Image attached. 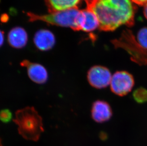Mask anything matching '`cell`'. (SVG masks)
I'll list each match as a JSON object with an SVG mask.
<instances>
[{
  "mask_svg": "<svg viewBox=\"0 0 147 146\" xmlns=\"http://www.w3.org/2000/svg\"><path fill=\"white\" fill-rule=\"evenodd\" d=\"M82 0H45V4L50 13H56L78 8Z\"/></svg>",
  "mask_w": 147,
  "mask_h": 146,
  "instance_id": "cell-11",
  "label": "cell"
},
{
  "mask_svg": "<svg viewBox=\"0 0 147 146\" xmlns=\"http://www.w3.org/2000/svg\"><path fill=\"white\" fill-rule=\"evenodd\" d=\"M12 119V113L8 109H4L0 111V121L3 123H9Z\"/></svg>",
  "mask_w": 147,
  "mask_h": 146,
  "instance_id": "cell-15",
  "label": "cell"
},
{
  "mask_svg": "<svg viewBox=\"0 0 147 146\" xmlns=\"http://www.w3.org/2000/svg\"><path fill=\"white\" fill-rule=\"evenodd\" d=\"M0 146H3L2 144H1V141H0Z\"/></svg>",
  "mask_w": 147,
  "mask_h": 146,
  "instance_id": "cell-21",
  "label": "cell"
},
{
  "mask_svg": "<svg viewBox=\"0 0 147 146\" xmlns=\"http://www.w3.org/2000/svg\"><path fill=\"white\" fill-rule=\"evenodd\" d=\"M144 15L145 18L147 19V4L144 6Z\"/></svg>",
  "mask_w": 147,
  "mask_h": 146,
  "instance_id": "cell-20",
  "label": "cell"
},
{
  "mask_svg": "<svg viewBox=\"0 0 147 146\" xmlns=\"http://www.w3.org/2000/svg\"><path fill=\"white\" fill-rule=\"evenodd\" d=\"M31 22L42 21L52 25L63 27H69L74 31L81 30V19L82 12L78 8L50 13L45 15H38L33 13H27Z\"/></svg>",
  "mask_w": 147,
  "mask_h": 146,
  "instance_id": "cell-3",
  "label": "cell"
},
{
  "mask_svg": "<svg viewBox=\"0 0 147 146\" xmlns=\"http://www.w3.org/2000/svg\"><path fill=\"white\" fill-rule=\"evenodd\" d=\"M135 84L133 76L126 71H118L111 77V92L119 96H124L131 91Z\"/></svg>",
  "mask_w": 147,
  "mask_h": 146,
  "instance_id": "cell-4",
  "label": "cell"
},
{
  "mask_svg": "<svg viewBox=\"0 0 147 146\" xmlns=\"http://www.w3.org/2000/svg\"><path fill=\"white\" fill-rule=\"evenodd\" d=\"M87 8L96 15L101 30L113 31L121 25L134 24L136 7L131 0H95Z\"/></svg>",
  "mask_w": 147,
  "mask_h": 146,
  "instance_id": "cell-1",
  "label": "cell"
},
{
  "mask_svg": "<svg viewBox=\"0 0 147 146\" xmlns=\"http://www.w3.org/2000/svg\"><path fill=\"white\" fill-rule=\"evenodd\" d=\"M86 2V4H87V7L90 6L95 0H84Z\"/></svg>",
  "mask_w": 147,
  "mask_h": 146,
  "instance_id": "cell-19",
  "label": "cell"
},
{
  "mask_svg": "<svg viewBox=\"0 0 147 146\" xmlns=\"http://www.w3.org/2000/svg\"><path fill=\"white\" fill-rule=\"evenodd\" d=\"M111 72L105 66L97 65L90 68L87 73V79L90 86L96 89L107 87L111 81Z\"/></svg>",
  "mask_w": 147,
  "mask_h": 146,
  "instance_id": "cell-6",
  "label": "cell"
},
{
  "mask_svg": "<svg viewBox=\"0 0 147 146\" xmlns=\"http://www.w3.org/2000/svg\"><path fill=\"white\" fill-rule=\"evenodd\" d=\"M28 40L26 31L24 28L20 27L13 28L8 34L9 44L14 48H23L26 45Z\"/></svg>",
  "mask_w": 147,
  "mask_h": 146,
  "instance_id": "cell-10",
  "label": "cell"
},
{
  "mask_svg": "<svg viewBox=\"0 0 147 146\" xmlns=\"http://www.w3.org/2000/svg\"><path fill=\"white\" fill-rule=\"evenodd\" d=\"M100 137L102 141L106 140L107 138V134L104 132H101L100 134Z\"/></svg>",
  "mask_w": 147,
  "mask_h": 146,
  "instance_id": "cell-18",
  "label": "cell"
},
{
  "mask_svg": "<svg viewBox=\"0 0 147 146\" xmlns=\"http://www.w3.org/2000/svg\"><path fill=\"white\" fill-rule=\"evenodd\" d=\"M137 41L143 48L147 50V28H143L138 33Z\"/></svg>",
  "mask_w": 147,
  "mask_h": 146,
  "instance_id": "cell-14",
  "label": "cell"
},
{
  "mask_svg": "<svg viewBox=\"0 0 147 146\" xmlns=\"http://www.w3.org/2000/svg\"><path fill=\"white\" fill-rule=\"evenodd\" d=\"M112 42L115 47L124 48L134 58H147V50L143 48L136 41L130 30H124L119 39L113 40Z\"/></svg>",
  "mask_w": 147,
  "mask_h": 146,
  "instance_id": "cell-5",
  "label": "cell"
},
{
  "mask_svg": "<svg viewBox=\"0 0 147 146\" xmlns=\"http://www.w3.org/2000/svg\"><path fill=\"white\" fill-rule=\"evenodd\" d=\"M33 42L38 50L40 51H48L54 47L55 37L50 30L40 29L35 34Z\"/></svg>",
  "mask_w": 147,
  "mask_h": 146,
  "instance_id": "cell-9",
  "label": "cell"
},
{
  "mask_svg": "<svg viewBox=\"0 0 147 146\" xmlns=\"http://www.w3.org/2000/svg\"><path fill=\"white\" fill-rule=\"evenodd\" d=\"M91 115L92 118L95 122L103 123L111 119L113 110L108 102L98 100L92 105Z\"/></svg>",
  "mask_w": 147,
  "mask_h": 146,
  "instance_id": "cell-8",
  "label": "cell"
},
{
  "mask_svg": "<svg viewBox=\"0 0 147 146\" xmlns=\"http://www.w3.org/2000/svg\"><path fill=\"white\" fill-rule=\"evenodd\" d=\"M21 65L23 67L27 68L28 76L34 83L43 84L47 81V71L43 66L39 64L32 63L27 60L23 61Z\"/></svg>",
  "mask_w": 147,
  "mask_h": 146,
  "instance_id": "cell-7",
  "label": "cell"
},
{
  "mask_svg": "<svg viewBox=\"0 0 147 146\" xmlns=\"http://www.w3.org/2000/svg\"><path fill=\"white\" fill-rule=\"evenodd\" d=\"M81 30L90 32L99 28L100 24L98 19L92 10L87 8L81 10Z\"/></svg>",
  "mask_w": 147,
  "mask_h": 146,
  "instance_id": "cell-12",
  "label": "cell"
},
{
  "mask_svg": "<svg viewBox=\"0 0 147 146\" xmlns=\"http://www.w3.org/2000/svg\"><path fill=\"white\" fill-rule=\"evenodd\" d=\"M13 121L18 126L20 134L28 140L37 141L44 131L42 117L32 107L17 111Z\"/></svg>",
  "mask_w": 147,
  "mask_h": 146,
  "instance_id": "cell-2",
  "label": "cell"
},
{
  "mask_svg": "<svg viewBox=\"0 0 147 146\" xmlns=\"http://www.w3.org/2000/svg\"><path fill=\"white\" fill-rule=\"evenodd\" d=\"M133 98L138 103H145L147 102V89L144 87H140L133 91Z\"/></svg>",
  "mask_w": 147,
  "mask_h": 146,
  "instance_id": "cell-13",
  "label": "cell"
},
{
  "mask_svg": "<svg viewBox=\"0 0 147 146\" xmlns=\"http://www.w3.org/2000/svg\"><path fill=\"white\" fill-rule=\"evenodd\" d=\"M132 2L138 5L145 6L147 4V0H131Z\"/></svg>",
  "mask_w": 147,
  "mask_h": 146,
  "instance_id": "cell-16",
  "label": "cell"
},
{
  "mask_svg": "<svg viewBox=\"0 0 147 146\" xmlns=\"http://www.w3.org/2000/svg\"><path fill=\"white\" fill-rule=\"evenodd\" d=\"M4 32L0 30V48L3 46L4 42Z\"/></svg>",
  "mask_w": 147,
  "mask_h": 146,
  "instance_id": "cell-17",
  "label": "cell"
}]
</instances>
